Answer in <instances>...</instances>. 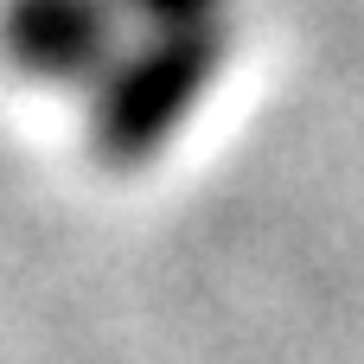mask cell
<instances>
[{
	"label": "cell",
	"instance_id": "cell-1",
	"mask_svg": "<svg viewBox=\"0 0 364 364\" xmlns=\"http://www.w3.org/2000/svg\"><path fill=\"white\" fill-rule=\"evenodd\" d=\"M218 64H224V26H173L122 45L96 83V115H90L96 154L109 166H141L147 154H160L192 122Z\"/></svg>",
	"mask_w": 364,
	"mask_h": 364
},
{
	"label": "cell",
	"instance_id": "cell-2",
	"mask_svg": "<svg viewBox=\"0 0 364 364\" xmlns=\"http://www.w3.org/2000/svg\"><path fill=\"white\" fill-rule=\"evenodd\" d=\"M122 19V0H0V51L38 83H102Z\"/></svg>",
	"mask_w": 364,
	"mask_h": 364
},
{
	"label": "cell",
	"instance_id": "cell-3",
	"mask_svg": "<svg viewBox=\"0 0 364 364\" xmlns=\"http://www.w3.org/2000/svg\"><path fill=\"white\" fill-rule=\"evenodd\" d=\"M122 13H134L147 32H173V26H218L224 0H122Z\"/></svg>",
	"mask_w": 364,
	"mask_h": 364
}]
</instances>
